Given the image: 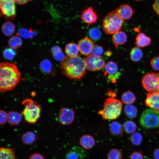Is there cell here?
I'll list each match as a JSON object with an SVG mask.
<instances>
[{"label":"cell","instance_id":"1","mask_svg":"<svg viewBox=\"0 0 159 159\" xmlns=\"http://www.w3.org/2000/svg\"><path fill=\"white\" fill-rule=\"evenodd\" d=\"M21 73L14 63L4 62L0 64V92L13 90L20 81Z\"/></svg>","mask_w":159,"mask_h":159},{"label":"cell","instance_id":"2","mask_svg":"<svg viewBox=\"0 0 159 159\" xmlns=\"http://www.w3.org/2000/svg\"><path fill=\"white\" fill-rule=\"evenodd\" d=\"M62 73L68 78L80 80L86 73V66L84 59L77 55L65 57L60 63Z\"/></svg>","mask_w":159,"mask_h":159},{"label":"cell","instance_id":"3","mask_svg":"<svg viewBox=\"0 0 159 159\" xmlns=\"http://www.w3.org/2000/svg\"><path fill=\"white\" fill-rule=\"evenodd\" d=\"M122 107V103L119 100L107 98L105 100L103 109L98 113L101 115L104 120H115L121 114Z\"/></svg>","mask_w":159,"mask_h":159},{"label":"cell","instance_id":"4","mask_svg":"<svg viewBox=\"0 0 159 159\" xmlns=\"http://www.w3.org/2000/svg\"><path fill=\"white\" fill-rule=\"evenodd\" d=\"M124 22L116 10L108 13L103 21L102 28L107 34H114L120 31Z\"/></svg>","mask_w":159,"mask_h":159},{"label":"cell","instance_id":"5","mask_svg":"<svg viewBox=\"0 0 159 159\" xmlns=\"http://www.w3.org/2000/svg\"><path fill=\"white\" fill-rule=\"evenodd\" d=\"M22 104L25 106L22 113L25 120L31 124L35 123L40 117L42 110L41 106L29 98L24 100Z\"/></svg>","mask_w":159,"mask_h":159},{"label":"cell","instance_id":"6","mask_svg":"<svg viewBox=\"0 0 159 159\" xmlns=\"http://www.w3.org/2000/svg\"><path fill=\"white\" fill-rule=\"evenodd\" d=\"M139 122L144 128L157 127L159 126V112L151 108L145 110L140 117Z\"/></svg>","mask_w":159,"mask_h":159},{"label":"cell","instance_id":"7","mask_svg":"<svg viewBox=\"0 0 159 159\" xmlns=\"http://www.w3.org/2000/svg\"><path fill=\"white\" fill-rule=\"evenodd\" d=\"M144 88L150 93H159V73L150 72L146 74L142 79Z\"/></svg>","mask_w":159,"mask_h":159},{"label":"cell","instance_id":"8","mask_svg":"<svg viewBox=\"0 0 159 159\" xmlns=\"http://www.w3.org/2000/svg\"><path fill=\"white\" fill-rule=\"evenodd\" d=\"M86 69L88 70L95 72L100 70L105 66V62L101 57L90 54L84 59Z\"/></svg>","mask_w":159,"mask_h":159},{"label":"cell","instance_id":"9","mask_svg":"<svg viewBox=\"0 0 159 159\" xmlns=\"http://www.w3.org/2000/svg\"><path fill=\"white\" fill-rule=\"evenodd\" d=\"M0 6L1 12L6 19L10 21L14 19L15 7L13 0H1Z\"/></svg>","mask_w":159,"mask_h":159},{"label":"cell","instance_id":"10","mask_svg":"<svg viewBox=\"0 0 159 159\" xmlns=\"http://www.w3.org/2000/svg\"><path fill=\"white\" fill-rule=\"evenodd\" d=\"M74 118V111L69 108H63L60 109L58 115L59 123L63 125H68L72 124Z\"/></svg>","mask_w":159,"mask_h":159},{"label":"cell","instance_id":"11","mask_svg":"<svg viewBox=\"0 0 159 159\" xmlns=\"http://www.w3.org/2000/svg\"><path fill=\"white\" fill-rule=\"evenodd\" d=\"M105 67V73L108 75L109 80L112 82H115L120 75L117 65L114 62L110 61L106 64Z\"/></svg>","mask_w":159,"mask_h":159},{"label":"cell","instance_id":"12","mask_svg":"<svg viewBox=\"0 0 159 159\" xmlns=\"http://www.w3.org/2000/svg\"><path fill=\"white\" fill-rule=\"evenodd\" d=\"M94 45L93 42L87 37L80 39L78 43L79 51L82 54L87 56L91 53Z\"/></svg>","mask_w":159,"mask_h":159},{"label":"cell","instance_id":"13","mask_svg":"<svg viewBox=\"0 0 159 159\" xmlns=\"http://www.w3.org/2000/svg\"><path fill=\"white\" fill-rule=\"evenodd\" d=\"M87 153L84 149L77 146L73 147L66 155V159H86Z\"/></svg>","mask_w":159,"mask_h":159},{"label":"cell","instance_id":"14","mask_svg":"<svg viewBox=\"0 0 159 159\" xmlns=\"http://www.w3.org/2000/svg\"><path fill=\"white\" fill-rule=\"evenodd\" d=\"M145 103L146 106L159 112V93H149Z\"/></svg>","mask_w":159,"mask_h":159},{"label":"cell","instance_id":"15","mask_svg":"<svg viewBox=\"0 0 159 159\" xmlns=\"http://www.w3.org/2000/svg\"><path fill=\"white\" fill-rule=\"evenodd\" d=\"M81 18L85 22L91 24L96 21L97 16L92 7L90 6L83 11Z\"/></svg>","mask_w":159,"mask_h":159},{"label":"cell","instance_id":"16","mask_svg":"<svg viewBox=\"0 0 159 159\" xmlns=\"http://www.w3.org/2000/svg\"><path fill=\"white\" fill-rule=\"evenodd\" d=\"M116 10L120 16L124 20L130 19L132 16L134 12L132 7L127 4L120 5Z\"/></svg>","mask_w":159,"mask_h":159},{"label":"cell","instance_id":"17","mask_svg":"<svg viewBox=\"0 0 159 159\" xmlns=\"http://www.w3.org/2000/svg\"><path fill=\"white\" fill-rule=\"evenodd\" d=\"M79 142L81 147L86 150L92 148L95 144L94 138L91 135L88 134L83 135L80 138Z\"/></svg>","mask_w":159,"mask_h":159},{"label":"cell","instance_id":"18","mask_svg":"<svg viewBox=\"0 0 159 159\" xmlns=\"http://www.w3.org/2000/svg\"><path fill=\"white\" fill-rule=\"evenodd\" d=\"M112 40L115 46L117 47L125 44L127 41V37L125 32L120 31L113 34Z\"/></svg>","mask_w":159,"mask_h":159},{"label":"cell","instance_id":"19","mask_svg":"<svg viewBox=\"0 0 159 159\" xmlns=\"http://www.w3.org/2000/svg\"><path fill=\"white\" fill-rule=\"evenodd\" d=\"M151 42L150 38L142 33H139L135 38V44L138 47H144L149 45Z\"/></svg>","mask_w":159,"mask_h":159},{"label":"cell","instance_id":"20","mask_svg":"<svg viewBox=\"0 0 159 159\" xmlns=\"http://www.w3.org/2000/svg\"><path fill=\"white\" fill-rule=\"evenodd\" d=\"M109 129L111 134L114 136H121L124 132L122 125L116 121L113 122L110 124Z\"/></svg>","mask_w":159,"mask_h":159},{"label":"cell","instance_id":"21","mask_svg":"<svg viewBox=\"0 0 159 159\" xmlns=\"http://www.w3.org/2000/svg\"><path fill=\"white\" fill-rule=\"evenodd\" d=\"M0 159H16L14 150L12 148H0Z\"/></svg>","mask_w":159,"mask_h":159},{"label":"cell","instance_id":"22","mask_svg":"<svg viewBox=\"0 0 159 159\" xmlns=\"http://www.w3.org/2000/svg\"><path fill=\"white\" fill-rule=\"evenodd\" d=\"M8 122L11 125H17L21 121V114L15 111H10L8 113Z\"/></svg>","mask_w":159,"mask_h":159},{"label":"cell","instance_id":"23","mask_svg":"<svg viewBox=\"0 0 159 159\" xmlns=\"http://www.w3.org/2000/svg\"><path fill=\"white\" fill-rule=\"evenodd\" d=\"M21 139L24 144L31 145L37 139V137L34 132L28 131L22 135Z\"/></svg>","mask_w":159,"mask_h":159},{"label":"cell","instance_id":"24","mask_svg":"<svg viewBox=\"0 0 159 159\" xmlns=\"http://www.w3.org/2000/svg\"><path fill=\"white\" fill-rule=\"evenodd\" d=\"M65 50L68 56L70 57L78 55L79 51L78 46L74 43H69L67 44Z\"/></svg>","mask_w":159,"mask_h":159},{"label":"cell","instance_id":"25","mask_svg":"<svg viewBox=\"0 0 159 159\" xmlns=\"http://www.w3.org/2000/svg\"><path fill=\"white\" fill-rule=\"evenodd\" d=\"M143 57L142 50L138 47L133 48L130 53V57L133 61L137 62L139 61Z\"/></svg>","mask_w":159,"mask_h":159},{"label":"cell","instance_id":"26","mask_svg":"<svg viewBox=\"0 0 159 159\" xmlns=\"http://www.w3.org/2000/svg\"><path fill=\"white\" fill-rule=\"evenodd\" d=\"M15 27L13 23L10 21H6L2 26L1 29L4 35L9 36L12 35L15 31Z\"/></svg>","mask_w":159,"mask_h":159},{"label":"cell","instance_id":"27","mask_svg":"<svg viewBox=\"0 0 159 159\" xmlns=\"http://www.w3.org/2000/svg\"><path fill=\"white\" fill-rule=\"evenodd\" d=\"M124 111L127 116L131 119L135 117L138 113V110L136 107L131 104L126 105L125 106Z\"/></svg>","mask_w":159,"mask_h":159},{"label":"cell","instance_id":"28","mask_svg":"<svg viewBox=\"0 0 159 159\" xmlns=\"http://www.w3.org/2000/svg\"><path fill=\"white\" fill-rule=\"evenodd\" d=\"M122 102L127 105L131 104L135 100V97L134 94L130 91L124 92L121 96Z\"/></svg>","mask_w":159,"mask_h":159},{"label":"cell","instance_id":"29","mask_svg":"<svg viewBox=\"0 0 159 159\" xmlns=\"http://www.w3.org/2000/svg\"><path fill=\"white\" fill-rule=\"evenodd\" d=\"M137 128V126L136 123L132 121H127L123 124V129L127 134H130L134 133Z\"/></svg>","mask_w":159,"mask_h":159},{"label":"cell","instance_id":"30","mask_svg":"<svg viewBox=\"0 0 159 159\" xmlns=\"http://www.w3.org/2000/svg\"><path fill=\"white\" fill-rule=\"evenodd\" d=\"M22 44L21 39L17 36H13L10 38L9 41V46L13 49H17L19 48Z\"/></svg>","mask_w":159,"mask_h":159},{"label":"cell","instance_id":"31","mask_svg":"<svg viewBox=\"0 0 159 159\" xmlns=\"http://www.w3.org/2000/svg\"><path fill=\"white\" fill-rule=\"evenodd\" d=\"M132 143L136 146L140 145L142 141L143 137L141 134L138 132H135L131 135L130 138Z\"/></svg>","mask_w":159,"mask_h":159},{"label":"cell","instance_id":"32","mask_svg":"<svg viewBox=\"0 0 159 159\" xmlns=\"http://www.w3.org/2000/svg\"><path fill=\"white\" fill-rule=\"evenodd\" d=\"M107 159H122V153L120 151L117 149L110 150L107 155Z\"/></svg>","mask_w":159,"mask_h":159},{"label":"cell","instance_id":"33","mask_svg":"<svg viewBox=\"0 0 159 159\" xmlns=\"http://www.w3.org/2000/svg\"><path fill=\"white\" fill-rule=\"evenodd\" d=\"M90 37L93 40H98L101 36V32L100 29L97 27L90 29L89 32Z\"/></svg>","mask_w":159,"mask_h":159},{"label":"cell","instance_id":"34","mask_svg":"<svg viewBox=\"0 0 159 159\" xmlns=\"http://www.w3.org/2000/svg\"><path fill=\"white\" fill-rule=\"evenodd\" d=\"M40 67L44 72L49 73L51 70L52 64L49 60L47 59L44 60L41 63Z\"/></svg>","mask_w":159,"mask_h":159},{"label":"cell","instance_id":"35","mask_svg":"<svg viewBox=\"0 0 159 159\" xmlns=\"http://www.w3.org/2000/svg\"><path fill=\"white\" fill-rule=\"evenodd\" d=\"M4 56L8 59H12L15 54V52L12 49L7 48L4 50L3 52Z\"/></svg>","mask_w":159,"mask_h":159},{"label":"cell","instance_id":"36","mask_svg":"<svg viewBox=\"0 0 159 159\" xmlns=\"http://www.w3.org/2000/svg\"><path fill=\"white\" fill-rule=\"evenodd\" d=\"M103 52L102 47L97 44L94 45L92 49V54L97 57H101Z\"/></svg>","mask_w":159,"mask_h":159},{"label":"cell","instance_id":"37","mask_svg":"<svg viewBox=\"0 0 159 159\" xmlns=\"http://www.w3.org/2000/svg\"><path fill=\"white\" fill-rule=\"evenodd\" d=\"M151 66L155 70H159V56L153 58L150 61Z\"/></svg>","mask_w":159,"mask_h":159},{"label":"cell","instance_id":"38","mask_svg":"<svg viewBox=\"0 0 159 159\" xmlns=\"http://www.w3.org/2000/svg\"><path fill=\"white\" fill-rule=\"evenodd\" d=\"M8 114L3 110H0V124L4 125L8 120Z\"/></svg>","mask_w":159,"mask_h":159},{"label":"cell","instance_id":"39","mask_svg":"<svg viewBox=\"0 0 159 159\" xmlns=\"http://www.w3.org/2000/svg\"><path fill=\"white\" fill-rule=\"evenodd\" d=\"M61 51V49H60L54 52V58L57 60L61 62L63 60L65 57Z\"/></svg>","mask_w":159,"mask_h":159},{"label":"cell","instance_id":"40","mask_svg":"<svg viewBox=\"0 0 159 159\" xmlns=\"http://www.w3.org/2000/svg\"><path fill=\"white\" fill-rule=\"evenodd\" d=\"M130 159H143L141 151H134L131 155Z\"/></svg>","mask_w":159,"mask_h":159},{"label":"cell","instance_id":"41","mask_svg":"<svg viewBox=\"0 0 159 159\" xmlns=\"http://www.w3.org/2000/svg\"><path fill=\"white\" fill-rule=\"evenodd\" d=\"M154 10L159 16V0L155 1L153 5Z\"/></svg>","mask_w":159,"mask_h":159},{"label":"cell","instance_id":"42","mask_svg":"<svg viewBox=\"0 0 159 159\" xmlns=\"http://www.w3.org/2000/svg\"><path fill=\"white\" fill-rule=\"evenodd\" d=\"M29 159H44L43 156L38 153H35L32 154Z\"/></svg>","mask_w":159,"mask_h":159},{"label":"cell","instance_id":"43","mask_svg":"<svg viewBox=\"0 0 159 159\" xmlns=\"http://www.w3.org/2000/svg\"><path fill=\"white\" fill-rule=\"evenodd\" d=\"M153 155L154 159H159V148H156L154 150Z\"/></svg>","mask_w":159,"mask_h":159},{"label":"cell","instance_id":"44","mask_svg":"<svg viewBox=\"0 0 159 159\" xmlns=\"http://www.w3.org/2000/svg\"><path fill=\"white\" fill-rule=\"evenodd\" d=\"M14 2L15 3L19 4H24L27 3L28 1H29L28 0H13Z\"/></svg>","mask_w":159,"mask_h":159},{"label":"cell","instance_id":"45","mask_svg":"<svg viewBox=\"0 0 159 159\" xmlns=\"http://www.w3.org/2000/svg\"><path fill=\"white\" fill-rule=\"evenodd\" d=\"M158 134H159V131H158Z\"/></svg>","mask_w":159,"mask_h":159}]
</instances>
